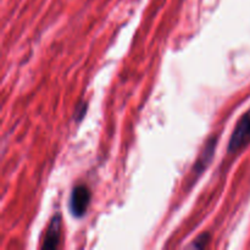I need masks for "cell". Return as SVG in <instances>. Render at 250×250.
<instances>
[{
	"instance_id": "2",
	"label": "cell",
	"mask_w": 250,
	"mask_h": 250,
	"mask_svg": "<svg viewBox=\"0 0 250 250\" xmlns=\"http://www.w3.org/2000/svg\"><path fill=\"white\" fill-rule=\"evenodd\" d=\"M92 200V192L85 185H78L72 189L68 200V208L75 217H83Z\"/></svg>"
},
{
	"instance_id": "4",
	"label": "cell",
	"mask_w": 250,
	"mask_h": 250,
	"mask_svg": "<svg viewBox=\"0 0 250 250\" xmlns=\"http://www.w3.org/2000/svg\"><path fill=\"white\" fill-rule=\"evenodd\" d=\"M216 146H217V138H215V137H211V138L207 142L204 149H203V151L200 153L199 158H198V160L195 161L194 167H193V171H192L193 175L199 176L200 173H202L203 171L209 166V164L211 163L212 158H214V153H215V149H216Z\"/></svg>"
},
{
	"instance_id": "6",
	"label": "cell",
	"mask_w": 250,
	"mask_h": 250,
	"mask_svg": "<svg viewBox=\"0 0 250 250\" xmlns=\"http://www.w3.org/2000/svg\"><path fill=\"white\" fill-rule=\"evenodd\" d=\"M85 111H87V104H85V103H80L77 106V110H76V112H75L76 120H77V121H81V120H82V117L84 116Z\"/></svg>"
},
{
	"instance_id": "5",
	"label": "cell",
	"mask_w": 250,
	"mask_h": 250,
	"mask_svg": "<svg viewBox=\"0 0 250 250\" xmlns=\"http://www.w3.org/2000/svg\"><path fill=\"white\" fill-rule=\"evenodd\" d=\"M210 238H211V236H210V233H208V232H205V233H202L199 234V236L197 237V238L194 239V242H193L192 244H190V248H197V249H203L205 248V247L209 244L210 242Z\"/></svg>"
},
{
	"instance_id": "3",
	"label": "cell",
	"mask_w": 250,
	"mask_h": 250,
	"mask_svg": "<svg viewBox=\"0 0 250 250\" xmlns=\"http://www.w3.org/2000/svg\"><path fill=\"white\" fill-rule=\"evenodd\" d=\"M61 227H62V221H61V215L55 214L53 219L49 222V226L46 229L45 236H44L43 249H56L60 244L61 241Z\"/></svg>"
},
{
	"instance_id": "1",
	"label": "cell",
	"mask_w": 250,
	"mask_h": 250,
	"mask_svg": "<svg viewBox=\"0 0 250 250\" xmlns=\"http://www.w3.org/2000/svg\"><path fill=\"white\" fill-rule=\"evenodd\" d=\"M250 143V109L237 122L236 128L233 129L231 138L229 142L227 151L234 154L241 149L246 148Z\"/></svg>"
}]
</instances>
